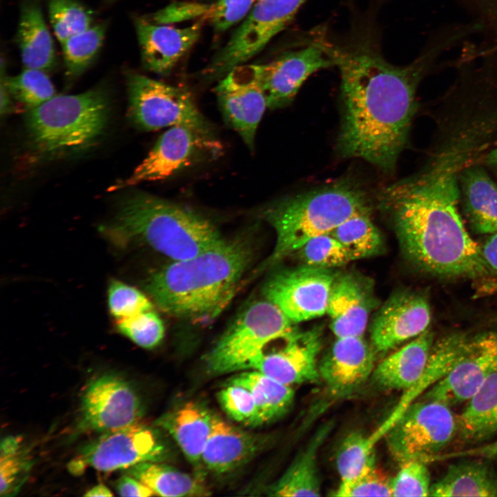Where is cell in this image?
<instances>
[{
	"label": "cell",
	"instance_id": "obj_1",
	"mask_svg": "<svg viewBox=\"0 0 497 497\" xmlns=\"http://www.w3.org/2000/svg\"><path fill=\"white\" fill-rule=\"evenodd\" d=\"M441 48L399 66L369 47L329 48L341 77L338 149L343 157L365 160L384 173L394 170L416 110L418 84Z\"/></svg>",
	"mask_w": 497,
	"mask_h": 497
},
{
	"label": "cell",
	"instance_id": "obj_2",
	"mask_svg": "<svg viewBox=\"0 0 497 497\" xmlns=\"http://www.w3.org/2000/svg\"><path fill=\"white\" fill-rule=\"evenodd\" d=\"M460 160L455 153L448 155L425 171L384 188L379 200L413 266L436 276L477 277L491 269L458 211Z\"/></svg>",
	"mask_w": 497,
	"mask_h": 497
},
{
	"label": "cell",
	"instance_id": "obj_3",
	"mask_svg": "<svg viewBox=\"0 0 497 497\" xmlns=\"http://www.w3.org/2000/svg\"><path fill=\"white\" fill-rule=\"evenodd\" d=\"M253 253L248 238L226 239L213 248L155 271L146 280L145 289L164 313L208 322L232 300Z\"/></svg>",
	"mask_w": 497,
	"mask_h": 497
},
{
	"label": "cell",
	"instance_id": "obj_4",
	"mask_svg": "<svg viewBox=\"0 0 497 497\" xmlns=\"http://www.w3.org/2000/svg\"><path fill=\"white\" fill-rule=\"evenodd\" d=\"M99 229L117 246L143 243L173 261L194 257L226 240L202 215L139 191L124 197L114 217Z\"/></svg>",
	"mask_w": 497,
	"mask_h": 497
},
{
	"label": "cell",
	"instance_id": "obj_5",
	"mask_svg": "<svg viewBox=\"0 0 497 497\" xmlns=\"http://www.w3.org/2000/svg\"><path fill=\"white\" fill-rule=\"evenodd\" d=\"M368 212L364 191L344 180L270 204L262 216L274 228L276 242L257 272L294 254L309 240L331 233L351 217Z\"/></svg>",
	"mask_w": 497,
	"mask_h": 497
},
{
	"label": "cell",
	"instance_id": "obj_6",
	"mask_svg": "<svg viewBox=\"0 0 497 497\" xmlns=\"http://www.w3.org/2000/svg\"><path fill=\"white\" fill-rule=\"evenodd\" d=\"M110 101L104 88L83 93L55 95L29 110L26 124L34 146L55 153L88 146L104 132L109 119Z\"/></svg>",
	"mask_w": 497,
	"mask_h": 497
},
{
	"label": "cell",
	"instance_id": "obj_7",
	"mask_svg": "<svg viewBox=\"0 0 497 497\" xmlns=\"http://www.w3.org/2000/svg\"><path fill=\"white\" fill-rule=\"evenodd\" d=\"M275 304L257 301L246 307L223 333L206 357L213 375L246 370L271 342L289 339L298 331Z\"/></svg>",
	"mask_w": 497,
	"mask_h": 497
},
{
	"label": "cell",
	"instance_id": "obj_8",
	"mask_svg": "<svg viewBox=\"0 0 497 497\" xmlns=\"http://www.w3.org/2000/svg\"><path fill=\"white\" fill-rule=\"evenodd\" d=\"M126 84L128 115L139 129L150 131L186 126L214 135L211 124L186 89L135 72L127 73Z\"/></svg>",
	"mask_w": 497,
	"mask_h": 497
},
{
	"label": "cell",
	"instance_id": "obj_9",
	"mask_svg": "<svg viewBox=\"0 0 497 497\" xmlns=\"http://www.w3.org/2000/svg\"><path fill=\"white\" fill-rule=\"evenodd\" d=\"M457 433V420L449 406L422 399L410 404L385 434L387 445L399 464L426 463L445 447Z\"/></svg>",
	"mask_w": 497,
	"mask_h": 497
},
{
	"label": "cell",
	"instance_id": "obj_10",
	"mask_svg": "<svg viewBox=\"0 0 497 497\" xmlns=\"http://www.w3.org/2000/svg\"><path fill=\"white\" fill-rule=\"evenodd\" d=\"M306 0H257L206 70L209 78L222 77L246 64L282 31Z\"/></svg>",
	"mask_w": 497,
	"mask_h": 497
},
{
	"label": "cell",
	"instance_id": "obj_11",
	"mask_svg": "<svg viewBox=\"0 0 497 497\" xmlns=\"http://www.w3.org/2000/svg\"><path fill=\"white\" fill-rule=\"evenodd\" d=\"M164 454V447L155 431L139 421L101 433L81 449L69 464V470L79 474L90 467L110 472L142 462H159Z\"/></svg>",
	"mask_w": 497,
	"mask_h": 497
},
{
	"label": "cell",
	"instance_id": "obj_12",
	"mask_svg": "<svg viewBox=\"0 0 497 497\" xmlns=\"http://www.w3.org/2000/svg\"><path fill=\"white\" fill-rule=\"evenodd\" d=\"M221 150L214 135L186 126L170 127L133 174L113 186L111 190L167 179L206 157L216 156Z\"/></svg>",
	"mask_w": 497,
	"mask_h": 497
},
{
	"label": "cell",
	"instance_id": "obj_13",
	"mask_svg": "<svg viewBox=\"0 0 497 497\" xmlns=\"http://www.w3.org/2000/svg\"><path fill=\"white\" fill-rule=\"evenodd\" d=\"M338 273L307 265L280 270L262 289L265 299L275 304L293 323L322 316Z\"/></svg>",
	"mask_w": 497,
	"mask_h": 497
},
{
	"label": "cell",
	"instance_id": "obj_14",
	"mask_svg": "<svg viewBox=\"0 0 497 497\" xmlns=\"http://www.w3.org/2000/svg\"><path fill=\"white\" fill-rule=\"evenodd\" d=\"M334 66L329 47L315 43L282 55L266 64L241 65L263 90L268 108H282L293 99L303 83L314 72Z\"/></svg>",
	"mask_w": 497,
	"mask_h": 497
},
{
	"label": "cell",
	"instance_id": "obj_15",
	"mask_svg": "<svg viewBox=\"0 0 497 497\" xmlns=\"http://www.w3.org/2000/svg\"><path fill=\"white\" fill-rule=\"evenodd\" d=\"M80 414L81 429L104 433L139 422L144 408L126 380L105 374L92 380L84 389Z\"/></svg>",
	"mask_w": 497,
	"mask_h": 497
},
{
	"label": "cell",
	"instance_id": "obj_16",
	"mask_svg": "<svg viewBox=\"0 0 497 497\" xmlns=\"http://www.w3.org/2000/svg\"><path fill=\"white\" fill-rule=\"evenodd\" d=\"M497 373V331L469 337L453 369L427 391L423 399L449 406L467 401L493 374Z\"/></svg>",
	"mask_w": 497,
	"mask_h": 497
},
{
	"label": "cell",
	"instance_id": "obj_17",
	"mask_svg": "<svg viewBox=\"0 0 497 497\" xmlns=\"http://www.w3.org/2000/svg\"><path fill=\"white\" fill-rule=\"evenodd\" d=\"M285 341L280 349L259 355L246 370L257 371L290 387L318 381V358L322 344L320 327L298 331Z\"/></svg>",
	"mask_w": 497,
	"mask_h": 497
},
{
	"label": "cell",
	"instance_id": "obj_18",
	"mask_svg": "<svg viewBox=\"0 0 497 497\" xmlns=\"http://www.w3.org/2000/svg\"><path fill=\"white\" fill-rule=\"evenodd\" d=\"M431 309L427 298L402 291L381 306L371 326V347L376 353L387 352L427 329Z\"/></svg>",
	"mask_w": 497,
	"mask_h": 497
},
{
	"label": "cell",
	"instance_id": "obj_19",
	"mask_svg": "<svg viewBox=\"0 0 497 497\" xmlns=\"http://www.w3.org/2000/svg\"><path fill=\"white\" fill-rule=\"evenodd\" d=\"M215 90L224 121L253 150L257 127L268 108L263 90L240 66L222 77Z\"/></svg>",
	"mask_w": 497,
	"mask_h": 497
},
{
	"label": "cell",
	"instance_id": "obj_20",
	"mask_svg": "<svg viewBox=\"0 0 497 497\" xmlns=\"http://www.w3.org/2000/svg\"><path fill=\"white\" fill-rule=\"evenodd\" d=\"M203 25L195 21L177 28L137 17L135 26L144 67L158 75L170 73L197 41Z\"/></svg>",
	"mask_w": 497,
	"mask_h": 497
},
{
	"label": "cell",
	"instance_id": "obj_21",
	"mask_svg": "<svg viewBox=\"0 0 497 497\" xmlns=\"http://www.w3.org/2000/svg\"><path fill=\"white\" fill-rule=\"evenodd\" d=\"M376 352L362 337L337 338L319 363V373L330 392L350 394L372 375Z\"/></svg>",
	"mask_w": 497,
	"mask_h": 497
},
{
	"label": "cell",
	"instance_id": "obj_22",
	"mask_svg": "<svg viewBox=\"0 0 497 497\" xmlns=\"http://www.w3.org/2000/svg\"><path fill=\"white\" fill-rule=\"evenodd\" d=\"M376 305L369 282L352 273L337 274L329 296L327 314L337 338L362 337Z\"/></svg>",
	"mask_w": 497,
	"mask_h": 497
},
{
	"label": "cell",
	"instance_id": "obj_23",
	"mask_svg": "<svg viewBox=\"0 0 497 497\" xmlns=\"http://www.w3.org/2000/svg\"><path fill=\"white\" fill-rule=\"evenodd\" d=\"M256 1H175L145 17L150 21L162 24L199 21L208 23L216 32H222L242 21Z\"/></svg>",
	"mask_w": 497,
	"mask_h": 497
},
{
	"label": "cell",
	"instance_id": "obj_24",
	"mask_svg": "<svg viewBox=\"0 0 497 497\" xmlns=\"http://www.w3.org/2000/svg\"><path fill=\"white\" fill-rule=\"evenodd\" d=\"M433 342V333L427 329L382 360L374 368L373 381L383 389L408 390L422 376Z\"/></svg>",
	"mask_w": 497,
	"mask_h": 497
},
{
	"label": "cell",
	"instance_id": "obj_25",
	"mask_svg": "<svg viewBox=\"0 0 497 497\" xmlns=\"http://www.w3.org/2000/svg\"><path fill=\"white\" fill-rule=\"evenodd\" d=\"M259 447L260 440L254 435L213 416L202 463L213 472L226 473L248 460Z\"/></svg>",
	"mask_w": 497,
	"mask_h": 497
},
{
	"label": "cell",
	"instance_id": "obj_26",
	"mask_svg": "<svg viewBox=\"0 0 497 497\" xmlns=\"http://www.w3.org/2000/svg\"><path fill=\"white\" fill-rule=\"evenodd\" d=\"M460 198L472 228L480 234L497 232V184L480 166L460 170Z\"/></svg>",
	"mask_w": 497,
	"mask_h": 497
},
{
	"label": "cell",
	"instance_id": "obj_27",
	"mask_svg": "<svg viewBox=\"0 0 497 497\" xmlns=\"http://www.w3.org/2000/svg\"><path fill=\"white\" fill-rule=\"evenodd\" d=\"M17 40L24 68L47 72L55 67L53 41L39 0L21 1Z\"/></svg>",
	"mask_w": 497,
	"mask_h": 497
},
{
	"label": "cell",
	"instance_id": "obj_28",
	"mask_svg": "<svg viewBox=\"0 0 497 497\" xmlns=\"http://www.w3.org/2000/svg\"><path fill=\"white\" fill-rule=\"evenodd\" d=\"M213 416L198 404L187 402L162 418L159 424L173 436L188 460L199 466Z\"/></svg>",
	"mask_w": 497,
	"mask_h": 497
},
{
	"label": "cell",
	"instance_id": "obj_29",
	"mask_svg": "<svg viewBox=\"0 0 497 497\" xmlns=\"http://www.w3.org/2000/svg\"><path fill=\"white\" fill-rule=\"evenodd\" d=\"M429 496L497 497V475L480 460L459 462L431 485Z\"/></svg>",
	"mask_w": 497,
	"mask_h": 497
},
{
	"label": "cell",
	"instance_id": "obj_30",
	"mask_svg": "<svg viewBox=\"0 0 497 497\" xmlns=\"http://www.w3.org/2000/svg\"><path fill=\"white\" fill-rule=\"evenodd\" d=\"M329 431L330 425H326L317 431L308 446L293 460L284 474L269 487V496H320L317 455Z\"/></svg>",
	"mask_w": 497,
	"mask_h": 497
},
{
	"label": "cell",
	"instance_id": "obj_31",
	"mask_svg": "<svg viewBox=\"0 0 497 497\" xmlns=\"http://www.w3.org/2000/svg\"><path fill=\"white\" fill-rule=\"evenodd\" d=\"M456 420L457 433L466 443L485 440L497 432V373L467 400Z\"/></svg>",
	"mask_w": 497,
	"mask_h": 497
},
{
	"label": "cell",
	"instance_id": "obj_32",
	"mask_svg": "<svg viewBox=\"0 0 497 497\" xmlns=\"http://www.w3.org/2000/svg\"><path fill=\"white\" fill-rule=\"evenodd\" d=\"M128 469V475L140 480L157 496L190 497L211 494L199 478L159 461L142 462Z\"/></svg>",
	"mask_w": 497,
	"mask_h": 497
},
{
	"label": "cell",
	"instance_id": "obj_33",
	"mask_svg": "<svg viewBox=\"0 0 497 497\" xmlns=\"http://www.w3.org/2000/svg\"><path fill=\"white\" fill-rule=\"evenodd\" d=\"M228 384L242 386L251 393L262 424L276 420L286 413L294 399L291 387L253 369L232 377Z\"/></svg>",
	"mask_w": 497,
	"mask_h": 497
},
{
	"label": "cell",
	"instance_id": "obj_34",
	"mask_svg": "<svg viewBox=\"0 0 497 497\" xmlns=\"http://www.w3.org/2000/svg\"><path fill=\"white\" fill-rule=\"evenodd\" d=\"M369 215V212L354 215L331 233L346 248L353 260L371 257L382 248L381 234Z\"/></svg>",
	"mask_w": 497,
	"mask_h": 497
},
{
	"label": "cell",
	"instance_id": "obj_35",
	"mask_svg": "<svg viewBox=\"0 0 497 497\" xmlns=\"http://www.w3.org/2000/svg\"><path fill=\"white\" fill-rule=\"evenodd\" d=\"M0 449L1 496H12L27 480L33 465L32 458L19 436L3 438Z\"/></svg>",
	"mask_w": 497,
	"mask_h": 497
},
{
	"label": "cell",
	"instance_id": "obj_36",
	"mask_svg": "<svg viewBox=\"0 0 497 497\" xmlns=\"http://www.w3.org/2000/svg\"><path fill=\"white\" fill-rule=\"evenodd\" d=\"M106 31V23H94L61 43L65 72L68 79L79 77L92 64L102 46Z\"/></svg>",
	"mask_w": 497,
	"mask_h": 497
},
{
	"label": "cell",
	"instance_id": "obj_37",
	"mask_svg": "<svg viewBox=\"0 0 497 497\" xmlns=\"http://www.w3.org/2000/svg\"><path fill=\"white\" fill-rule=\"evenodd\" d=\"M10 95L29 110L39 106L55 96L54 86L46 72L24 68L19 75L1 77Z\"/></svg>",
	"mask_w": 497,
	"mask_h": 497
},
{
	"label": "cell",
	"instance_id": "obj_38",
	"mask_svg": "<svg viewBox=\"0 0 497 497\" xmlns=\"http://www.w3.org/2000/svg\"><path fill=\"white\" fill-rule=\"evenodd\" d=\"M48 7L52 27L61 43L94 24L90 12L75 0H49Z\"/></svg>",
	"mask_w": 497,
	"mask_h": 497
},
{
	"label": "cell",
	"instance_id": "obj_39",
	"mask_svg": "<svg viewBox=\"0 0 497 497\" xmlns=\"http://www.w3.org/2000/svg\"><path fill=\"white\" fill-rule=\"evenodd\" d=\"M295 253L304 265L328 269L344 266L353 260L346 248L331 233L309 240Z\"/></svg>",
	"mask_w": 497,
	"mask_h": 497
},
{
	"label": "cell",
	"instance_id": "obj_40",
	"mask_svg": "<svg viewBox=\"0 0 497 497\" xmlns=\"http://www.w3.org/2000/svg\"><path fill=\"white\" fill-rule=\"evenodd\" d=\"M116 328L122 335L145 349L158 345L165 333L164 323L154 309L116 321Z\"/></svg>",
	"mask_w": 497,
	"mask_h": 497
},
{
	"label": "cell",
	"instance_id": "obj_41",
	"mask_svg": "<svg viewBox=\"0 0 497 497\" xmlns=\"http://www.w3.org/2000/svg\"><path fill=\"white\" fill-rule=\"evenodd\" d=\"M335 496H392L391 478L377 468L375 462L352 479L340 481Z\"/></svg>",
	"mask_w": 497,
	"mask_h": 497
},
{
	"label": "cell",
	"instance_id": "obj_42",
	"mask_svg": "<svg viewBox=\"0 0 497 497\" xmlns=\"http://www.w3.org/2000/svg\"><path fill=\"white\" fill-rule=\"evenodd\" d=\"M108 305L116 321L153 309L152 302L144 293L116 280H112L108 286Z\"/></svg>",
	"mask_w": 497,
	"mask_h": 497
},
{
	"label": "cell",
	"instance_id": "obj_43",
	"mask_svg": "<svg viewBox=\"0 0 497 497\" xmlns=\"http://www.w3.org/2000/svg\"><path fill=\"white\" fill-rule=\"evenodd\" d=\"M217 399L223 410L235 421L249 426L262 425L254 398L246 388L228 384L218 393Z\"/></svg>",
	"mask_w": 497,
	"mask_h": 497
},
{
	"label": "cell",
	"instance_id": "obj_44",
	"mask_svg": "<svg viewBox=\"0 0 497 497\" xmlns=\"http://www.w3.org/2000/svg\"><path fill=\"white\" fill-rule=\"evenodd\" d=\"M426 464L421 460L400 464L399 471L391 478L392 496H429L431 485Z\"/></svg>",
	"mask_w": 497,
	"mask_h": 497
},
{
	"label": "cell",
	"instance_id": "obj_45",
	"mask_svg": "<svg viewBox=\"0 0 497 497\" xmlns=\"http://www.w3.org/2000/svg\"><path fill=\"white\" fill-rule=\"evenodd\" d=\"M116 489L121 496L148 497L155 495L148 486L130 475L123 476L117 480Z\"/></svg>",
	"mask_w": 497,
	"mask_h": 497
},
{
	"label": "cell",
	"instance_id": "obj_46",
	"mask_svg": "<svg viewBox=\"0 0 497 497\" xmlns=\"http://www.w3.org/2000/svg\"><path fill=\"white\" fill-rule=\"evenodd\" d=\"M467 457L497 460V440L477 447L440 455L442 460Z\"/></svg>",
	"mask_w": 497,
	"mask_h": 497
},
{
	"label": "cell",
	"instance_id": "obj_47",
	"mask_svg": "<svg viewBox=\"0 0 497 497\" xmlns=\"http://www.w3.org/2000/svg\"><path fill=\"white\" fill-rule=\"evenodd\" d=\"M481 250L483 256L491 270L497 272V232L490 234Z\"/></svg>",
	"mask_w": 497,
	"mask_h": 497
},
{
	"label": "cell",
	"instance_id": "obj_48",
	"mask_svg": "<svg viewBox=\"0 0 497 497\" xmlns=\"http://www.w3.org/2000/svg\"><path fill=\"white\" fill-rule=\"evenodd\" d=\"M85 496H113L111 491L104 485L98 484L90 489H89L85 494Z\"/></svg>",
	"mask_w": 497,
	"mask_h": 497
},
{
	"label": "cell",
	"instance_id": "obj_49",
	"mask_svg": "<svg viewBox=\"0 0 497 497\" xmlns=\"http://www.w3.org/2000/svg\"><path fill=\"white\" fill-rule=\"evenodd\" d=\"M10 93L7 90L3 83L1 81V113H6L10 109Z\"/></svg>",
	"mask_w": 497,
	"mask_h": 497
},
{
	"label": "cell",
	"instance_id": "obj_50",
	"mask_svg": "<svg viewBox=\"0 0 497 497\" xmlns=\"http://www.w3.org/2000/svg\"><path fill=\"white\" fill-rule=\"evenodd\" d=\"M485 161L497 173V146L488 153Z\"/></svg>",
	"mask_w": 497,
	"mask_h": 497
},
{
	"label": "cell",
	"instance_id": "obj_51",
	"mask_svg": "<svg viewBox=\"0 0 497 497\" xmlns=\"http://www.w3.org/2000/svg\"><path fill=\"white\" fill-rule=\"evenodd\" d=\"M108 1H115V0H108Z\"/></svg>",
	"mask_w": 497,
	"mask_h": 497
}]
</instances>
